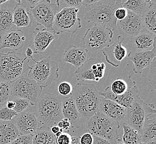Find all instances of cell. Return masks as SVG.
<instances>
[{
  "label": "cell",
  "instance_id": "1",
  "mask_svg": "<svg viewBox=\"0 0 156 144\" xmlns=\"http://www.w3.org/2000/svg\"><path fill=\"white\" fill-rule=\"evenodd\" d=\"M71 96L81 119L85 122L99 111L102 96L95 84L78 83L73 88Z\"/></svg>",
  "mask_w": 156,
  "mask_h": 144
},
{
  "label": "cell",
  "instance_id": "2",
  "mask_svg": "<svg viewBox=\"0 0 156 144\" xmlns=\"http://www.w3.org/2000/svg\"><path fill=\"white\" fill-rule=\"evenodd\" d=\"M85 7L84 20L87 23H93L113 32L116 30L117 20L115 17V11L122 7V0H100Z\"/></svg>",
  "mask_w": 156,
  "mask_h": 144
},
{
  "label": "cell",
  "instance_id": "3",
  "mask_svg": "<svg viewBox=\"0 0 156 144\" xmlns=\"http://www.w3.org/2000/svg\"><path fill=\"white\" fill-rule=\"evenodd\" d=\"M34 113L38 121V128L57 125L63 117L62 99L54 93L41 95Z\"/></svg>",
  "mask_w": 156,
  "mask_h": 144
},
{
  "label": "cell",
  "instance_id": "4",
  "mask_svg": "<svg viewBox=\"0 0 156 144\" xmlns=\"http://www.w3.org/2000/svg\"><path fill=\"white\" fill-rule=\"evenodd\" d=\"M26 55L15 51L0 53V81L13 83L30 69Z\"/></svg>",
  "mask_w": 156,
  "mask_h": 144
},
{
  "label": "cell",
  "instance_id": "5",
  "mask_svg": "<svg viewBox=\"0 0 156 144\" xmlns=\"http://www.w3.org/2000/svg\"><path fill=\"white\" fill-rule=\"evenodd\" d=\"M85 124L88 132L92 135L116 142L121 140L119 132L120 124L100 111L86 121Z\"/></svg>",
  "mask_w": 156,
  "mask_h": 144
},
{
  "label": "cell",
  "instance_id": "6",
  "mask_svg": "<svg viewBox=\"0 0 156 144\" xmlns=\"http://www.w3.org/2000/svg\"><path fill=\"white\" fill-rule=\"evenodd\" d=\"M27 75L36 81L41 87H48L59 77V67L51 57H42L30 67Z\"/></svg>",
  "mask_w": 156,
  "mask_h": 144
},
{
  "label": "cell",
  "instance_id": "7",
  "mask_svg": "<svg viewBox=\"0 0 156 144\" xmlns=\"http://www.w3.org/2000/svg\"><path fill=\"white\" fill-rule=\"evenodd\" d=\"M113 31L101 26L94 24L85 32L82 42L87 52L96 53L111 44Z\"/></svg>",
  "mask_w": 156,
  "mask_h": 144
},
{
  "label": "cell",
  "instance_id": "8",
  "mask_svg": "<svg viewBox=\"0 0 156 144\" xmlns=\"http://www.w3.org/2000/svg\"><path fill=\"white\" fill-rule=\"evenodd\" d=\"M79 9L66 7L55 16L53 28L55 34L76 33L82 27L80 18L78 17Z\"/></svg>",
  "mask_w": 156,
  "mask_h": 144
},
{
  "label": "cell",
  "instance_id": "9",
  "mask_svg": "<svg viewBox=\"0 0 156 144\" xmlns=\"http://www.w3.org/2000/svg\"><path fill=\"white\" fill-rule=\"evenodd\" d=\"M156 112L153 104L144 102L140 98L129 108H126L125 124L141 133L144 121Z\"/></svg>",
  "mask_w": 156,
  "mask_h": 144
},
{
  "label": "cell",
  "instance_id": "10",
  "mask_svg": "<svg viewBox=\"0 0 156 144\" xmlns=\"http://www.w3.org/2000/svg\"><path fill=\"white\" fill-rule=\"evenodd\" d=\"M42 89L36 81L25 73L12 83V98L26 99L30 102L31 106H36Z\"/></svg>",
  "mask_w": 156,
  "mask_h": 144
},
{
  "label": "cell",
  "instance_id": "11",
  "mask_svg": "<svg viewBox=\"0 0 156 144\" xmlns=\"http://www.w3.org/2000/svg\"><path fill=\"white\" fill-rule=\"evenodd\" d=\"M59 1L57 0V3H54L50 0H43L34 7L30 9V13L38 24L43 26L54 34L53 26L55 16L60 7Z\"/></svg>",
  "mask_w": 156,
  "mask_h": 144
},
{
  "label": "cell",
  "instance_id": "12",
  "mask_svg": "<svg viewBox=\"0 0 156 144\" xmlns=\"http://www.w3.org/2000/svg\"><path fill=\"white\" fill-rule=\"evenodd\" d=\"M106 65L99 58H91L87 59L75 71L78 81H98L104 77Z\"/></svg>",
  "mask_w": 156,
  "mask_h": 144
},
{
  "label": "cell",
  "instance_id": "13",
  "mask_svg": "<svg viewBox=\"0 0 156 144\" xmlns=\"http://www.w3.org/2000/svg\"><path fill=\"white\" fill-rule=\"evenodd\" d=\"M99 93L104 98L114 101L125 108H129L136 100L140 98L139 89L136 83L130 86L126 93L121 95L114 94L111 92L110 86Z\"/></svg>",
  "mask_w": 156,
  "mask_h": 144
},
{
  "label": "cell",
  "instance_id": "14",
  "mask_svg": "<svg viewBox=\"0 0 156 144\" xmlns=\"http://www.w3.org/2000/svg\"><path fill=\"white\" fill-rule=\"evenodd\" d=\"M124 39L122 36H118L115 42L104 48L101 51L106 62L115 68L119 67L121 61L127 55V49L122 45Z\"/></svg>",
  "mask_w": 156,
  "mask_h": 144
},
{
  "label": "cell",
  "instance_id": "15",
  "mask_svg": "<svg viewBox=\"0 0 156 144\" xmlns=\"http://www.w3.org/2000/svg\"><path fill=\"white\" fill-rule=\"evenodd\" d=\"M116 28L122 36L129 37L137 35L144 28L141 17L129 11L126 18L117 21Z\"/></svg>",
  "mask_w": 156,
  "mask_h": 144
},
{
  "label": "cell",
  "instance_id": "16",
  "mask_svg": "<svg viewBox=\"0 0 156 144\" xmlns=\"http://www.w3.org/2000/svg\"><path fill=\"white\" fill-rule=\"evenodd\" d=\"M128 45L130 51H151L156 45V34L144 28L137 35L129 37Z\"/></svg>",
  "mask_w": 156,
  "mask_h": 144
},
{
  "label": "cell",
  "instance_id": "17",
  "mask_svg": "<svg viewBox=\"0 0 156 144\" xmlns=\"http://www.w3.org/2000/svg\"><path fill=\"white\" fill-rule=\"evenodd\" d=\"M99 111L117 122L121 126L125 123L126 108L114 101L105 99L102 96L100 104Z\"/></svg>",
  "mask_w": 156,
  "mask_h": 144
},
{
  "label": "cell",
  "instance_id": "18",
  "mask_svg": "<svg viewBox=\"0 0 156 144\" xmlns=\"http://www.w3.org/2000/svg\"><path fill=\"white\" fill-rule=\"evenodd\" d=\"M128 58L133 63V72L135 74H142V70L150 66L151 63L156 58V45L151 51H129Z\"/></svg>",
  "mask_w": 156,
  "mask_h": 144
},
{
  "label": "cell",
  "instance_id": "19",
  "mask_svg": "<svg viewBox=\"0 0 156 144\" xmlns=\"http://www.w3.org/2000/svg\"><path fill=\"white\" fill-rule=\"evenodd\" d=\"M20 135H33L38 128V121L34 113L24 111L14 120Z\"/></svg>",
  "mask_w": 156,
  "mask_h": 144
},
{
  "label": "cell",
  "instance_id": "20",
  "mask_svg": "<svg viewBox=\"0 0 156 144\" xmlns=\"http://www.w3.org/2000/svg\"><path fill=\"white\" fill-rule=\"evenodd\" d=\"M62 107L63 117L69 120L71 128H79L81 126L83 121L85 122L78 112L72 96L62 99Z\"/></svg>",
  "mask_w": 156,
  "mask_h": 144
},
{
  "label": "cell",
  "instance_id": "21",
  "mask_svg": "<svg viewBox=\"0 0 156 144\" xmlns=\"http://www.w3.org/2000/svg\"><path fill=\"white\" fill-rule=\"evenodd\" d=\"M26 38L22 31L12 30L0 37V49L9 48L17 51L23 48Z\"/></svg>",
  "mask_w": 156,
  "mask_h": 144
},
{
  "label": "cell",
  "instance_id": "22",
  "mask_svg": "<svg viewBox=\"0 0 156 144\" xmlns=\"http://www.w3.org/2000/svg\"><path fill=\"white\" fill-rule=\"evenodd\" d=\"M55 36L45 28L39 30L36 28L34 31V40L32 44L29 45L33 46L34 54H39L45 52L51 42L55 39Z\"/></svg>",
  "mask_w": 156,
  "mask_h": 144
},
{
  "label": "cell",
  "instance_id": "23",
  "mask_svg": "<svg viewBox=\"0 0 156 144\" xmlns=\"http://www.w3.org/2000/svg\"><path fill=\"white\" fill-rule=\"evenodd\" d=\"M63 59L78 68L87 59V52L83 48L69 45L63 53Z\"/></svg>",
  "mask_w": 156,
  "mask_h": 144
},
{
  "label": "cell",
  "instance_id": "24",
  "mask_svg": "<svg viewBox=\"0 0 156 144\" xmlns=\"http://www.w3.org/2000/svg\"><path fill=\"white\" fill-rule=\"evenodd\" d=\"M13 21L18 28L30 27L33 21V16L26 6L23 4H18L12 11Z\"/></svg>",
  "mask_w": 156,
  "mask_h": 144
},
{
  "label": "cell",
  "instance_id": "25",
  "mask_svg": "<svg viewBox=\"0 0 156 144\" xmlns=\"http://www.w3.org/2000/svg\"><path fill=\"white\" fill-rule=\"evenodd\" d=\"M20 135L14 121L0 120V144H9Z\"/></svg>",
  "mask_w": 156,
  "mask_h": 144
},
{
  "label": "cell",
  "instance_id": "26",
  "mask_svg": "<svg viewBox=\"0 0 156 144\" xmlns=\"http://www.w3.org/2000/svg\"><path fill=\"white\" fill-rule=\"evenodd\" d=\"M144 13L141 16L142 24L144 29L156 34V0H152Z\"/></svg>",
  "mask_w": 156,
  "mask_h": 144
},
{
  "label": "cell",
  "instance_id": "27",
  "mask_svg": "<svg viewBox=\"0 0 156 144\" xmlns=\"http://www.w3.org/2000/svg\"><path fill=\"white\" fill-rule=\"evenodd\" d=\"M15 24L12 11L6 6H0V37L12 30Z\"/></svg>",
  "mask_w": 156,
  "mask_h": 144
},
{
  "label": "cell",
  "instance_id": "28",
  "mask_svg": "<svg viewBox=\"0 0 156 144\" xmlns=\"http://www.w3.org/2000/svg\"><path fill=\"white\" fill-rule=\"evenodd\" d=\"M55 136L47 127H39L32 136V144H54Z\"/></svg>",
  "mask_w": 156,
  "mask_h": 144
},
{
  "label": "cell",
  "instance_id": "29",
  "mask_svg": "<svg viewBox=\"0 0 156 144\" xmlns=\"http://www.w3.org/2000/svg\"><path fill=\"white\" fill-rule=\"evenodd\" d=\"M156 119L147 117L144 121L141 131V142L146 144L148 141L156 139Z\"/></svg>",
  "mask_w": 156,
  "mask_h": 144
},
{
  "label": "cell",
  "instance_id": "30",
  "mask_svg": "<svg viewBox=\"0 0 156 144\" xmlns=\"http://www.w3.org/2000/svg\"><path fill=\"white\" fill-rule=\"evenodd\" d=\"M123 135L121 140L125 144H138L141 142V134L137 130L126 124L122 125Z\"/></svg>",
  "mask_w": 156,
  "mask_h": 144
},
{
  "label": "cell",
  "instance_id": "31",
  "mask_svg": "<svg viewBox=\"0 0 156 144\" xmlns=\"http://www.w3.org/2000/svg\"><path fill=\"white\" fill-rule=\"evenodd\" d=\"M133 81L131 76H128L125 79L117 78L111 84L110 89L111 92L116 95H121L126 93L129 87L135 83Z\"/></svg>",
  "mask_w": 156,
  "mask_h": 144
},
{
  "label": "cell",
  "instance_id": "32",
  "mask_svg": "<svg viewBox=\"0 0 156 144\" xmlns=\"http://www.w3.org/2000/svg\"><path fill=\"white\" fill-rule=\"evenodd\" d=\"M147 5L144 0H127L122 3V7L141 17L147 9Z\"/></svg>",
  "mask_w": 156,
  "mask_h": 144
},
{
  "label": "cell",
  "instance_id": "33",
  "mask_svg": "<svg viewBox=\"0 0 156 144\" xmlns=\"http://www.w3.org/2000/svg\"><path fill=\"white\" fill-rule=\"evenodd\" d=\"M12 98V83L0 81V106Z\"/></svg>",
  "mask_w": 156,
  "mask_h": 144
},
{
  "label": "cell",
  "instance_id": "34",
  "mask_svg": "<svg viewBox=\"0 0 156 144\" xmlns=\"http://www.w3.org/2000/svg\"><path fill=\"white\" fill-rule=\"evenodd\" d=\"M11 99L15 103V106L13 109V110H15L17 114H21L24 112L30 105V102L26 99L20 98H12Z\"/></svg>",
  "mask_w": 156,
  "mask_h": 144
},
{
  "label": "cell",
  "instance_id": "35",
  "mask_svg": "<svg viewBox=\"0 0 156 144\" xmlns=\"http://www.w3.org/2000/svg\"><path fill=\"white\" fill-rule=\"evenodd\" d=\"M18 116V114L15 110L9 109L5 106L0 109V120L12 121V119Z\"/></svg>",
  "mask_w": 156,
  "mask_h": 144
},
{
  "label": "cell",
  "instance_id": "36",
  "mask_svg": "<svg viewBox=\"0 0 156 144\" xmlns=\"http://www.w3.org/2000/svg\"><path fill=\"white\" fill-rule=\"evenodd\" d=\"M72 85L68 81H63L59 84L58 87V92L59 94L64 96L71 95L72 93Z\"/></svg>",
  "mask_w": 156,
  "mask_h": 144
},
{
  "label": "cell",
  "instance_id": "37",
  "mask_svg": "<svg viewBox=\"0 0 156 144\" xmlns=\"http://www.w3.org/2000/svg\"><path fill=\"white\" fill-rule=\"evenodd\" d=\"M72 135L68 132H61L60 135L55 137L54 144H71Z\"/></svg>",
  "mask_w": 156,
  "mask_h": 144
},
{
  "label": "cell",
  "instance_id": "38",
  "mask_svg": "<svg viewBox=\"0 0 156 144\" xmlns=\"http://www.w3.org/2000/svg\"><path fill=\"white\" fill-rule=\"evenodd\" d=\"M150 66V70L148 80L155 89L156 87V58L151 63Z\"/></svg>",
  "mask_w": 156,
  "mask_h": 144
},
{
  "label": "cell",
  "instance_id": "39",
  "mask_svg": "<svg viewBox=\"0 0 156 144\" xmlns=\"http://www.w3.org/2000/svg\"><path fill=\"white\" fill-rule=\"evenodd\" d=\"M31 135H20L17 138L9 144H32Z\"/></svg>",
  "mask_w": 156,
  "mask_h": 144
},
{
  "label": "cell",
  "instance_id": "40",
  "mask_svg": "<svg viewBox=\"0 0 156 144\" xmlns=\"http://www.w3.org/2000/svg\"><path fill=\"white\" fill-rule=\"evenodd\" d=\"M57 125L60 129V131L62 132H68L70 129L72 128L70 123L66 118H63L62 120L58 123Z\"/></svg>",
  "mask_w": 156,
  "mask_h": 144
},
{
  "label": "cell",
  "instance_id": "41",
  "mask_svg": "<svg viewBox=\"0 0 156 144\" xmlns=\"http://www.w3.org/2000/svg\"><path fill=\"white\" fill-rule=\"evenodd\" d=\"M128 10L124 8L123 7H121L118 8L115 11V17L117 20V21L122 20L126 18L127 16Z\"/></svg>",
  "mask_w": 156,
  "mask_h": 144
},
{
  "label": "cell",
  "instance_id": "42",
  "mask_svg": "<svg viewBox=\"0 0 156 144\" xmlns=\"http://www.w3.org/2000/svg\"><path fill=\"white\" fill-rule=\"evenodd\" d=\"M93 136L89 132H86L80 136V144H93Z\"/></svg>",
  "mask_w": 156,
  "mask_h": 144
},
{
  "label": "cell",
  "instance_id": "43",
  "mask_svg": "<svg viewBox=\"0 0 156 144\" xmlns=\"http://www.w3.org/2000/svg\"><path fill=\"white\" fill-rule=\"evenodd\" d=\"M93 144H116L117 142L115 141H111L106 139L102 138L99 136L93 135Z\"/></svg>",
  "mask_w": 156,
  "mask_h": 144
},
{
  "label": "cell",
  "instance_id": "44",
  "mask_svg": "<svg viewBox=\"0 0 156 144\" xmlns=\"http://www.w3.org/2000/svg\"><path fill=\"white\" fill-rule=\"evenodd\" d=\"M67 6L70 7L77 8L83 5V0H63Z\"/></svg>",
  "mask_w": 156,
  "mask_h": 144
},
{
  "label": "cell",
  "instance_id": "45",
  "mask_svg": "<svg viewBox=\"0 0 156 144\" xmlns=\"http://www.w3.org/2000/svg\"><path fill=\"white\" fill-rule=\"evenodd\" d=\"M33 49L32 48H31L30 47H28L26 49V56L27 58L28 59H30V60H32L34 62H36V60H34V58H33Z\"/></svg>",
  "mask_w": 156,
  "mask_h": 144
},
{
  "label": "cell",
  "instance_id": "46",
  "mask_svg": "<svg viewBox=\"0 0 156 144\" xmlns=\"http://www.w3.org/2000/svg\"><path fill=\"white\" fill-rule=\"evenodd\" d=\"M43 0H26L27 4L28 6L30 7V9H32L37 6L38 4H39Z\"/></svg>",
  "mask_w": 156,
  "mask_h": 144
},
{
  "label": "cell",
  "instance_id": "47",
  "mask_svg": "<svg viewBox=\"0 0 156 144\" xmlns=\"http://www.w3.org/2000/svg\"><path fill=\"white\" fill-rule=\"evenodd\" d=\"M5 106L8 109L13 110V109H14L15 106V103L12 99H11L6 103Z\"/></svg>",
  "mask_w": 156,
  "mask_h": 144
},
{
  "label": "cell",
  "instance_id": "48",
  "mask_svg": "<svg viewBox=\"0 0 156 144\" xmlns=\"http://www.w3.org/2000/svg\"><path fill=\"white\" fill-rule=\"evenodd\" d=\"M100 0H83V5L84 6H87L93 5L94 3H96L100 1Z\"/></svg>",
  "mask_w": 156,
  "mask_h": 144
},
{
  "label": "cell",
  "instance_id": "49",
  "mask_svg": "<svg viewBox=\"0 0 156 144\" xmlns=\"http://www.w3.org/2000/svg\"><path fill=\"white\" fill-rule=\"evenodd\" d=\"M50 130L51 131V132L55 135L56 134H57L58 132L60 131V129L58 128L57 125H54V126H51L50 128Z\"/></svg>",
  "mask_w": 156,
  "mask_h": 144
},
{
  "label": "cell",
  "instance_id": "50",
  "mask_svg": "<svg viewBox=\"0 0 156 144\" xmlns=\"http://www.w3.org/2000/svg\"><path fill=\"white\" fill-rule=\"evenodd\" d=\"M71 144H80V136H72V141Z\"/></svg>",
  "mask_w": 156,
  "mask_h": 144
},
{
  "label": "cell",
  "instance_id": "51",
  "mask_svg": "<svg viewBox=\"0 0 156 144\" xmlns=\"http://www.w3.org/2000/svg\"><path fill=\"white\" fill-rule=\"evenodd\" d=\"M156 144V139L152 140L150 141H148L146 144Z\"/></svg>",
  "mask_w": 156,
  "mask_h": 144
},
{
  "label": "cell",
  "instance_id": "52",
  "mask_svg": "<svg viewBox=\"0 0 156 144\" xmlns=\"http://www.w3.org/2000/svg\"><path fill=\"white\" fill-rule=\"evenodd\" d=\"M10 0H0V6L1 5H2L4 3H6L9 2Z\"/></svg>",
  "mask_w": 156,
  "mask_h": 144
},
{
  "label": "cell",
  "instance_id": "53",
  "mask_svg": "<svg viewBox=\"0 0 156 144\" xmlns=\"http://www.w3.org/2000/svg\"><path fill=\"white\" fill-rule=\"evenodd\" d=\"M125 144L123 143V142L122 141V140H119V141H117V144Z\"/></svg>",
  "mask_w": 156,
  "mask_h": 144
},
{
  "label": "cell",
  "instance_id": "54",
  "mask_svg": "<svg viewBox=\"0 0 156 144\" xmlns=\"http://www.w3.org/2000/svg\"><path fill=\"white\" fill-rule=\"evenodd\" d=\"M144 1H145V2H146L147 4H149V3H150L151 2L152 0H144Z\"/></svg>",
  "mask_w": 156,
  "mask_h": 144
},
{
  "label": "cell",
  "instance_id": "55",
  "mask_svg": "<svg viewBox=\"0 0 156 144\" xmlns=\"http://www.w3.org/2000/svg\"><path fill=\"white\" fill-rule=\"evenodd\" d=\"M16 2H17V3L18 4H20L21 3V1H22V0H15Z\"/></svg>",
  "mask_w": 156,
  "mask_h": 144
},
{
  "label": "cell",
  "instance_id": "56",
  "mask_svg": "<svg viewBox=\"0 0 156 144\" xmlns=\"http://www.w3.org/2000/svg\"><path fill=\"white\" fill-rule=\"evenodd\" d=\"M144 144V143H142V142H141V143H140V144Z\"/></svg>",
  "mask_w": 156,
  "mask_h": 144
}]
</instances>
